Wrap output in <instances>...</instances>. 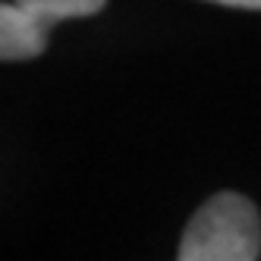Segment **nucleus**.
<instances>
[{
    "instance_id": "obj_3",
    "label": "nucleus",
    "mask_w": 261,
    "mask_h": 261,
    "mask_svg": "<svg viewBox=\"0 0 261 261\" xmlns=\"http://www.w3.org/2000/svg\"><path fill=\"white\" fill-rule=\"evenodd\" d=\"M13 4L29 10L44 25L54 29V22H60V19H82V16L101 13L107 0H13Z\"/></svg>"
},
{
    "instance_id": "obj_2",
    "label": "nucleus",
    "mask_w": 261,
    "mask_h": 261,
    "mask_svg": "<svg viewBox=\"0 0 261 261\" xmlns=\"http://www.w3.org/2000/svg\"><path fill=\"white\" fill-rule=\"evenodd\" d=\"M47 35H50V25H44L29 10L16 4L0 7V57L7 63L41 57L47 47Z\"/></svg>"
},
{
    "instance_id": "obj_1",
    "label": "nucleus",
    "mask_w": 261,
    "mask_h": 261,
    "mask_svg": "<svg viewBox=\"0 0 261 261\" xmlns=\"http://www.w3.org/2000/svg\"><path fill=\"white\" fill-rule=\"evenodd\" d=\"M261 217L246 195L220 192L186 223L179 261H258Z\"/></svg>"
},
{
    "instance_id": "obj_4",
    "label": "nucleus",
    "mask_w": 261,
    "mask_h": 261,
    "mask_svg": "<svg viewBox=\"0 0 261 261\" xmlns=\"http://www.w3.org/2000/svg\"><path fill=\"white\" fill-rule=\"evenodd\" d=\"M220 7H239V10H261V0H211Z\"/></svg>"
}]
</instances>
